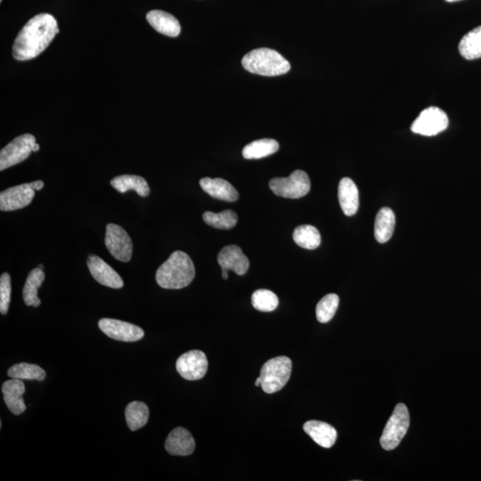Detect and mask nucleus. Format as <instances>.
Instances as JSON below:
<instances>
[{"label":"nucleus","mask_w":481,"mask_h":481,"mask_svg":"<svg viewBox=\"0 0 481 481\" xmlns=\"http://www.w3.org/2000/svg\"><path fill=\"white\" fill-rule=\"evenodd\" d=\"M38 269L43 270L44 269V266H43L42 264H39Z\"/></svg>","instance_id":"obj_38"},{"label":"nucleus","mask_w":481,"mask_h":481,"mask_svg":"<svg viewBox=\"0 0 481 481\" xmlns=\"http://www.w3.org/2000/svg\"><path fill=\"white\" fill-rule=\"evenodd\" d=\"M410 425V415L404 404L395 405L393 413L388 419L381 435L380 443L385 450H393L400 444L403 438L408 433Z\"/></svg>","instance_id":"obj_5"},{"label":"nucleus","mask_w":481,"mask_h":481,"mask_svg":"<svg viewBox=\"0 0 481 481\" xmlns=\"http://www.w3.org/2000/svg\"><path fill=\"white\" fill-rule=\"evenodd\" d=\"M125 416H126L127 424L130 430L135 431L141 429L148 422V406L140 401L131 402L125 410Z\"/></svg>","instance_id":"obj_26"},{"label":"nucleus","mask_w":481,"mask_h":481,"mask_svg":"<svg viewBox=\"0 0 481 481\" xmlns=\"http://www.w3.org/2000/svg\"><path fill=\"white\" fill-rule=\"evenodd\" d=\"M58 33L55 17L49 14H37L18 33L12 48L14 58L17 61L35 58L48 48Z\"/></svg>","instance_id":"obj_1"},{"label":"nucleus","mask_w":481,"mask_h":481,"mask_svg":"<svg viewBox=\"0 0 481 481\" xmlns=\"http://www.w3.org/2000/svg\"><path fill=\"white\" fill-rule=\"evenodd\" d=\"M195 448V438L185 428L177 427L167 436L165 449L170 455L187 456L194 452Z\"/></svg>","instance_id":"obj_15"},{"label":"nucleus","mask_w":481,"mask_h":481,"mask_svg":"<svg viewBox=\"0 0 481 481\" xmlns=\"http://www.w3.org/2000/svg\"><path fill=\"white\" fill-rule=\"evenodd\" d=\"M146 20L159 33L177 37L180 34L181 26L176 17L162 10H152L146 14Z\"/></svg>","instance_id":"obj_17"},{"label":"nucleus","mask_w":481,"mask_h":481,"mask_svg":"<svg viewBox=\"0 0 481 481\" xmlns=\"http://www.w3.org/2000/svg\"><path fill=\"white\" fill-rule=\"evenodd\" d=\"M255 385L257 387H259L262 385V378L260 376L256 380Z\"/></svg>","instance_id":"obj_35"},{"label":"nucleus","mask_w":481,"mask_h":481,"mask_svg":"<svg viewBox=\"0 0 481 481\" xmlns=\"http://www.w3.org/2000/svg\"><path fill=\"white\" fill-rule=\"evenodd\" d=\"M176 368L182 378L196 381L205 377L208 370V360L201 351H191L178 358Z\"/></svg>","instance_id":"obj_10"},{"label":"nucleus","mask_w":481,"mask_h":481,"mask_svg":"<svg viewBox=\"0 0 481 481\" xmlns=\"http://www.w3.org/2000/svg\"><path fill=\"white\" fill-rule=\"evenodd\" d=\"M36 138L31 134L19 135L0 152V170L23 162L33 152Z\"/></svg>","instance_id":"obj_8"},{"label":"nucleus","mask_w":481,"mask_h":481,"mask_svg":"<svg viewBox=\"0 0 481 481\" xmlns=\"http://www.w3.org/2000/svg\"><path fill=\"white\" fill-rule=\"evenodd\" d=\"M1 1H2V0H1Z\"/></svg>","instance_id":"obj_39"},{"label":"nucleus","mask_w":481,"mask_h":481,"mask_svg":"<svg viewBox=\"0 0 481 481\" xmlns=\"http://www.w3.org/2000/svg\"><path fill=\"white\" fill-rule=\"evenodd\" d=\"M98 327L107 336L120 341H140L145 335L140 327L117 319H103L99 321Z\"/></svg>","instance_id":"obj_11"},{"label":"nucleus","mask_w":481,"mask_h":481,"mask_svg":"<svg viewBox=\"0 0 481 481\" xmlns=\"http://www.w3.org/2000/svg\"><path fill=\"white\" fill-rule=\"evenodd\" d=\"M25 391L26 388L21 380L11 379L2 385L4 401L14 415H19L27 408L23 398Z\"/></svg>","instance_id":"obj_16"},{"label":"nucleus","mask_w":481,"mask_h":481,"mask_svg":"<svg viewBox=\"0 0 481 481\" xmlns=\"http://www.w3.org/2000/svg\"><path fill=\"white\" fill-rule=\"evenodd\" d=\"M395 223V214L390 208L381 209L374 224V235L380 244L387 242L393 234Z\"/></svg>","instance_id":"obj_22"},{"label":"nucleus","mask_w":481,"mask_h":481,"mask_svg":"<svg viewBox=\"0 0 481 481\" xmlns=\"http://www.w3.org/2000/svg\"><path fill=\"white\" fill-rule=\"evenodd\" d=\"M303 430L317 445L324 448L333 447L337 440L336 430L320 420H309L303 425Z\"/></svg>","instance_id":"obj_19"},{"label":"nucleus","mask_w":481,"mask_h":481,"mask_svg":"<svg viewBox=\"0 0 481 481\" xmlns=\"http://www.w3.org/2000/svg\"><path fill=\"white\" fill-rule=\"evenodd\" d=\"M292 237L296 244L306 249H315L321 244L319 231L310 224H303V226L296 227Z\"/></svg>","instance_id":"obj_27"},{"label":"nucleus","mask_w":481,"mask_h":481,"mask_svg":"<svg viewBox=\"0 0 481 481\" xmlns=\"http://www.w3.org/2000/svg\"><path fill=\"white\" fill-rule=\"evenodd\" d=\"M39 150V145L36 143V144L33 146V152H38Z\"/></svg>","instance_id":"obj_36"},{"label":"nucleus","mask_w":481,"mask_h":481,"mask_svg":"<svg viewBox=\"0 0 481 481\" xmlns=\"http://www.w3.org/2000/svg\"><path fill=\"white\" fill-rule=\"evenodd\" d=\"M202 190L213 198L233 202L239 198L238 192L229 182L222 178L205 177L200 180Z\"/></svg>","instance_id":"obj_18"},{"label":"nucleus","mask_w":481,"mask_h":481,"mask_svg":"<svg viewBox=\"0 0 481 481\" xmlns=\"http://www.w3.org/2000/svg\"><path fill=\"white\" fill-rule=\"evenodd\" d=\"M338 196L341 208L345 215H355L359 206L358 189L351 178L344 177L340 181Z\"/></svg>","instance_id":"obj_20"},{"label":"nucleus","mask_w":481,"mask_h":481,"mask_svg":"<svg viewBox=\"0 0 481 481\" xmlns=\"http://www.w3.org/2000/svg\"><path fill=\"white\" fill-rule=\"evenodd\" d=\"M217 262L222 269L234 271L238 276H244L249 269V262L242 249L237 245H228L217 255Z\"/></svg>","instance_id":"obj_14"},{"label":"nucleus","mask_w":481,"mask_h":481,"mask_svg":"<svg viewBox=\"0 0 481 481\" xmlns=\"http://www.w3.org/2000/svg\"><path fill=\"white\" fill-rule=\"evenodd\" d=\"M195 276V267L190 257L181 251L174 252L157 270V284L164 289L178 290L188 286Z\"/></svg>","instance_id":"obj_2"},{"label":"nucleus","mask_w":481,"mask_h":481,"mask_svg":"<svg viewBox=\"0 0 481 481\" xmlns=\"http://www.w3.org/2000/svg\"><path fill=\"white\" fill-rule=\"evenodd\" d=\"M30 185L31 187L34 189V190L37 191L41 190V189L44 187V182L41 180L31 182Z\"/></svg>","instance_id":"obj_33"},{"label":"nucleus","mask_w":481,"mask_h":481,"mask_svg":"<svg viewBox=\"0 0 481 481\" xmlns=\"http://www.w3.org/2000/svg\"><path fill=\"white\" fill-rule=\"evenodd\" d=\"M11 301V276L9 273H4L0 277V312L6 315L9 312Z\"/></svg>","instance_id":"obj_32"},{"label":"nucleus","mask_w":481,"mask_h":481,"mask_svg":"<svg viewBox=\"0 0 481 481\" xmlns=\"http://www.w3.org/2000/svg\"><path fill=\"white\" fill-rule=\"evenodd\" d=\"M291 367V360L284 356H276L264 363L260 370L264 392L273 394L281 391L290 380Z\"/></svg>","instance_id":"obj_4"},{"label":"nucleus","mask_w":481,"mask_h":481,"mask_svg":"<svg viewBox=\"0 0 481 481\" xmlns=\"http://www.w3.org/2000/svg\"><path fill=\"white\" fill-rule=\"evenodd\" d=\"M279 149V144L274 139L264 138L249 143L242 150V156L247 160L265 158Z\"/></svg>","instance_id":"obj_25"},{"label":"nucleus","mask_w":481,"mask_h":481,"mask_svg":"<svg viewBox=\"0 0 481 481\" xmlns=\"http://www.w3.org/2000/svg\"><path fill=\"white\" fill-rule=\"evenodd\" d=\"M202 217L207 224L219 229H231L238 221L237 213L232 210H224L219 213L206 212L203 213Z\"/></svg>","instance_id":"obj_29"},{"label":"nucleus","mask_w":481,"mask_h":481,"mask_svg":"<svg viewBox=\"0 0 481 481\" xmlns=\"http://www.w3.org/2000/svg\"><path fill=\"white\" fill-rule=\"evenodd\" d=\"M448 124L447 113L438 107L430 106L424 109L413 121L411 130L415 134L433 137L447 130Z\"/></svg>","instance_id":"obj_7"},{"label":"nucleus","mask_w":481,"mask_h":481,"mask_svg":"<svg viewBox=\"0 0 481 481\" xmlns=\"http://www.w3.org/2000/svg\"><path fill=\"white\" fill-rule=\"evenodd\" d=\"M242 66L249 73L262 76H280L291 70V64L276 50L262 48L246 53Z\"/></svg>","instance_id":"obj_3"},{"label":"nucleus","mask_w":481,"mask_h":481,"mask_svg":"<svg viewBox=\"0 0 481 481\" xmlns=\"http://www.w3.org/2000/svg\"><path fill=\"white\" fill-rule=\"evenodd\" d=\"M45 280V273L43 270L38 269H32L28 274L26 281H25L23 294L24 301L27 306H32L37 308L41 305V299L38 297V288L41 286Z\"/></svg>","instance_id":"obj_23"},{"label":"nucleus","mask_w":481,"mask_h":481,"mask_svg":"<svg viewBox=\"0 0 481 481\" xmlns=\"http://www.w3.org/2000/svg\"><path fill=\"white\" fill-rule=\"evenodd\" d=\"M227 272H228L227 270H226V269H222V277H223V279H224V280H227V278H228V274H227Z\"/></svg>","instance_id":"obj_34"},{"label":"nucleus","mask_w":481,"mask_h":481,"mask_svg":"<svg viewBox=\"0 0 481 481\" xmlns=\"http://www.w3.org/2000/svg\"><path fill=\"white\" fill-rule=\"evenodd\" d=\"M269 187L280 197L299 199L308 195L310 180L305 171L295 170L290 177L273 178L269 182Z\"/></svg>","instance_id":"obj_6"},{"label":"nucleus","mask_w":481,"mask_h":481,"mask_svg":"<svg viewBox=\"0 0 481 481\" xmlns=\"http://www.w3.org/2000/svg\"><path fill=\"white\" fill-rule=\"evenodd\" d=\"M460 53L467 60L479 59L481 57V25L463 36L459 43Z\"/></svg>","instance_id":"obj_24"},{"label":"nucleus","mask_w":481,"mask_h":481,"mask_svg":"<svg viewBox=\"0 0 481 481\" xmlns=\"http://www.w3.org/2000/svg\"><path fill=\"white\" fill-rule=\"evenodd\" d=\"M105 245L110 255L121 262H128L133 252V242L123 227L108 224L105 231Z\"/></svg>","instance_id":"obj_9"},{"label":"nucleus","mask_w":481,"mask_h":481,"mask_svg":"<svg viewBox=\"0 0 481 481\" xmlns=\"http://www.w3.org/2000/svg\"><path fill=\"white\" fill-rule=\"evenodd\" d=\"M110 185L121 194L130 190L137 192L138 195L146 197L150 194V187L144 177L135 175H121L110 180Z\"/></svg>","instance_id":"obj_21"},{"label":"nucleus","mask_w":481,"mask_h":481,"mask_svg":"<svg viewBox=\"0 0 481 481\" xmlns=\"http://www.w3.org/2000/svg\"><path fill=\"white\" fill-rule=\"evenodd\" d=\"M445 1L449 2V3H452V2L461 1V0H445Z\"/></svg>","instance_id":"obj_37"},{"label":"nucleus","mask_w":481,"mask_h":481,"mask_svg":"<svg viewBox=\"0 0 481 481\" xmlns=\"http://www.w3.org/2000/svg\"><path fill=\"white\" fill-rule=\"evenodd\" d=\"M34 195L35 190L30 183L6 189L0 194V210L2 212H13L25 208L30 205Z\"/></svg>","instance_id":"obj_12"},{"label":"nucleus","mask_w":481,"mask_h":481,"mask_svg":"<svg viewBox=\"0 0 481 481\" xmlns=\"http://www.w3.org/2000/svg\"><path fill=\"white\" fill-rule=\"evenodd\" d=\"M12 379L35 380L41 381L46 378V372L41 366L32 363H20L13 366L7 372Z\"/></svg>","instance_id":"obj_28"},{"label":"nucleus","mask_w":481,"mask_h":481,"mask_svg":"<svg viewBox=\"0 0 481 481\" xmlns=\"http://www.w3.org/2000/svg\"><path fill=\"white\" fill-rule=\"evenodd\" d=\"M252 303L254 309L262 312H272L277 308L279 299L273 291L260 289L252 296Z\"/></svg>","instance_id":"obj_31"},{"label":"nucleus","mask_w":481,"mask_h":481,"mask_svg":"<svg viewBox=\"0 0 481 481\" xmlns=\"http://www.w3.org/2000/svg\"><path fill=\"white\" fill-rule=\"evenodd\" d=\"M340 299L337 294H331L324 296L316 305V319L320 323H328L336 313Z\"/></svg>","instance_id":"obj_30"},{"label":"nucleus","mask_w":481,"mask_h":481,"mask_svg":"<svg viewBox=\"0 0 481 481\" xmlns=\"http://www.w3.org/2000/svg\"><path fill=\"white\" fill-rule=\"evenodd\" d=\"M88 267L89 272L95 281L103 286L113 289L123 288L124 281L123 278L115 270L110 267L101 258L96 255H89L88 258Z\"/></svg>","instance_id":"obj_13"}]
</instances>
